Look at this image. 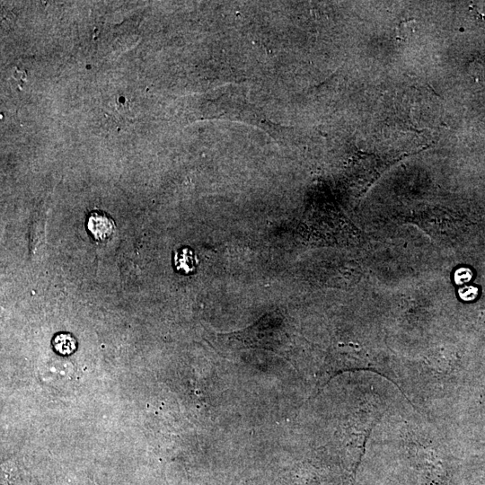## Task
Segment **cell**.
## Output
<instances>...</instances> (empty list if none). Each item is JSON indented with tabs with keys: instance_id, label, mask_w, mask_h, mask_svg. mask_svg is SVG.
<instances>
[{
	"instance_id": "obj_5",
	"label": "cell",
	"mask_w": 485,
	"mask_h": 485,
	"mask_svg": "<svg viewBox=\"0 0 485 485\" xmlns=\"http://www.w3.org/2000/svg\"><path fill=\"white\" fill-rule=\"evenodd\" d=\"M461 296L465 300H471L477 295V289L472 287H467L460 291Z\"/></svg>"
},
{
	"instance_id": "obj_4",
	"label": "cell",
	"mask_w": 485,
	"mask_h": 485,
	"mask_svg": "<svg viewBox=\"0 0 485 485\" xmlns=\"http://www.w3.org/2000/svg\"><path fill=\"white\" fill-rule=\"evenodd\" d=\"M471 278V272L468 269H461L455 273V281L458 284H463Z\"/></svg>"
},
{
	"instance_id": "obj_1",
	"label": "cell",
	"mask_w": 485,
	"mask_h": 485,
	"mask_svg": "<svg viewBox=\"0 0 485 485\" xmlns=\"http://www.w3.org/2000/svg\"><path fill=\"white\" fill-rule=\"evenodd\" d=\"M85 225L91 236L100 242L110 239L116 227L113 219L100 210L92 211L87 216Z\"/></svg>"
},
{
	"instance_id": "obj_2",
	"label": "cell",
	"mask_w": 485,
	"mask_h": 485,
	"mask_svg": "<svg viewBox=\"0 0 485 485\" xmlns=\"http://www.w3.org/2000/svg\"><path fill=\"white\" fill-rule=\"evenodd\" d=\"M177 271L182 274L193 272L198 264V259L190 248H182L177 251L173 257Z\"/></svg>"
},
{
	"instance_id": "obj_3",
	"label": "cell",
	"mask_w": 485,
	"mask_h": 485,
	"mask_svg": "<svg viewBox=\"0 0 485 485\" xmlns=\"http://www.w3.org/2000/svg\"><path fill=\"white\" fill-rule=\"evenodd\" d=\"M55 350L61 355H69L76 348V340L69 333H59L53 339Z\"/></svg>"
}]
</instances>
